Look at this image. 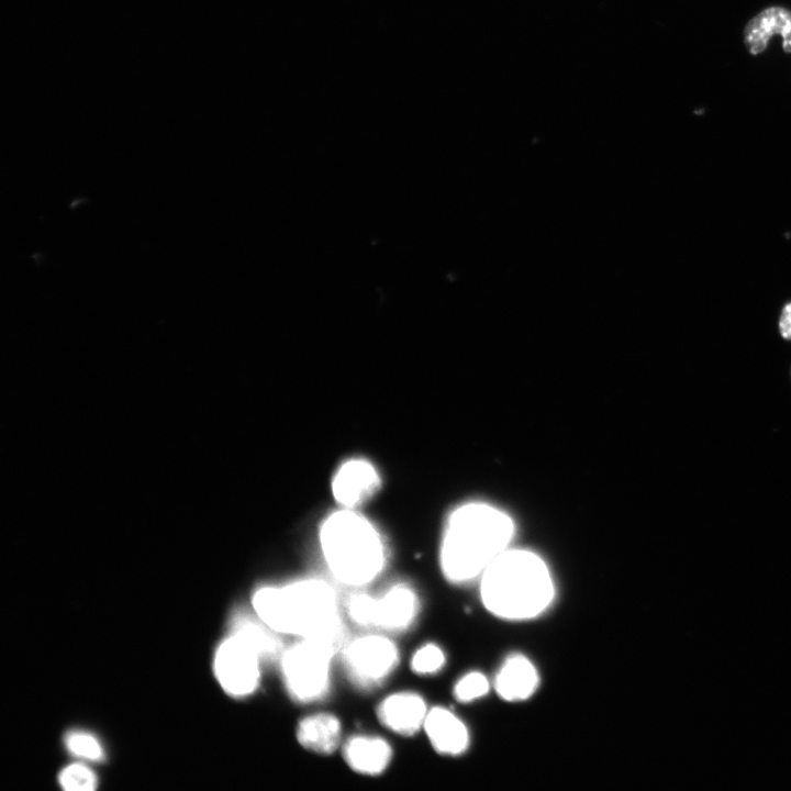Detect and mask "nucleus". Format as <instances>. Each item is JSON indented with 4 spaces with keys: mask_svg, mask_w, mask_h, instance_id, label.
Here are the masks:
<instances>
[{
    "mask_svg": "<svg viewBox=\"0 0 791 791\" xmlns=\"http://www.w3.org/2000/svg\"><path fill=\"white\" fill-rule=\"evenodd\" d=\"M254 612L279 634L317 642L334 655L348 643L333 588L320 579L259 588L252 598Z\"/></svg>",
    "mask_w": 791,
    "mask_h": 791,
    "instance_id": "nucleus-1",
    "label": "nucleus"
},
{
    "mask_svg": "<svg viewBox=\"0 0 791 791\" xmlns=\"http://www.w3.org/2000/svg\"><path fill=\"white\" fill-rule=\"evenodd\" d=\"M514 525L509 515L484 503H467L449 517L442 548L441 567L453 582L480 575L503 553Z\"/></svg>",
    "mask_w": 791,
    "mask_h": 791,
    "instance_id": "nucleus-2",
    "label": "nucleus"
},
{
    "mask_svg": "<svg viewBox=\"0 0 791 791\" xmlns=\"http://www.w3.org/2000/svg\"><path fill=\"white\" fill-rule=\"evenodd\" d=\"M480 591L486 608L509 620L538 615L554 597L545 562L534 553L509 548L483 571Z\"/></svg>",
    "mask_w": 791,
    "mask_h": 791,
    "instance_id": "nucleus-3",
    "label": "nucleus"
},
{
    "mask_svg": "<svg viewBox=\"0 0 791 791\" xmlns=\"http://www.w3.org/2000/svg\"><path fill=\"white\" fill-rule=\"evenodd\" d=\"M320 543L332 575L345 584H367L385 567L386 549L379 532L367 519L348 509L324 521Z\"/></svg>",
    "mask_w": 791,
    "mask_h": 791,
    "instance_id": "nucleus-4",
    "label": "nucleus"
},
{
    "mask_svg": "<svg viewBox=\"0 0 791 791\" xmlns=\"http://www.w3.org/2000/svg\"><path fill=\"white\" fill-rule=\"evenodd\" d=\"M334 656L322 644L305 638L285 649L279 661L290 697L300 703H311L325 697Z\"/></svg>",
    "mask_w": 791,
    "mask_h": 791,
    "instance_id": "nucleus-5",
    "label": "nucleus"
},
{
    "mask_svg": "<svg viewBox=\"0 0 791 791\" xmlns=\"http://www.w3.org/2000/svg\"><path fill=\"white\" fill-rule=\"evenodd\" d=\"M419 601L414 590L404 583L390 587L381 597L356 593L348 599L347 612L358 625L387 632H403L416 617Z\"/></svg>",
    "mask_w": 791,
    "mask_h": 791,
    "instance_id": "nucleus-6",
    "label": "nucleus"
},
{
    "mask_svg": "<svg viewBox=\"0 0 791 791\" xmlns=\"http://www.w3.org/2000/svg\"><path fill=\"white\" fill-rule=\"evenodd\" d=\"M342 656L348 678L360 689L381 684L399 662L396 644L382 635H365L348 642Z\"/></svg>",
    "mask_w": 791,
    "mask_h": 791,
    "instance_id": "nucleus-7",
    "label": "nucleus"
},
{
    "mask_svg": "<svg viewBox=\"0 0 791 791\" xmlns=\"http://www.w3.org/2000/svg\"><path fill=\"white\" fill-rule=\"evenodd\" d=\"M261 660L245 643L230 635L216 648L213 669L222 689L231 697L255 692L260 680Z\"/></svg>",
    "mask_w": 791,
    "mask_h": 791,
    "instance_id": "nucleus-8",
    "label": "nucleus"
},
{
    "mask_svg": "<svg viewBox=\"0 0 791 791\" xmlns=\"http://www.w3.org/2000/svg\"><path fill=\"white\" fill-rule=\"evenodd\" d=\"M427 708L421 695L403 691L385 698L377 708L380 723L401 736H413L424 725Z\"/></svg>",
    "mask_w": 791,
    "mask_h": 791,
    "instance_id": "nucleus-9",
    "label": "nucleus"
},
{
    "mask_svg": "<svg viewBox=\"0 0 791 791\" xmlns=\"http://www.w3.org/2000/svg\"><path fill=\"white\" fill-rule=\"evenodd\" d=\"M379 486V476L375 467L364 459L344 463L336 471L332 491L335 500L345 508H354Z\"/></svg>",
    "mask_w": 791,
    "mask_h": 791,
    "instance_id": "nucleus-10",
    "label": "nucleus"
},
{
    "mask_svg": "<svg viewBox=\"0 0 791 791\" xmlns=\"http://www.w3.org/2000/svg\"><path fill=\"white\" fill-rule=\"evenodd\" d=\"M230 635L245 643L261 662L280 660L285 647L279 633L266 624L256 613L237 611L230 621Z\"/></svg>",
    "mask_w": 791,
    "mask_h": 791,
    "instance_id": "nucleus-11",
    "label": "nucleus"
},
{
    "mask_svg": "<svg viewBox=\"0 0 791 791\" xmlns=\"http://www.w3.org/2000/svg\"><path fill=\"white\" fill-rule=\"evenodd\" d=\"M423 728L432 746L444 755H459L468 746L465 724L449 710L435 706L427 712Z\"/></svg>",
    "mask_w": 791,
    "mask_h": 791,
    "instance_id": "nucleus-12",
    "label": "nucleus"
},
{
    "mask_svg": "<svg viewBox=\"0 0 791 791\" xmlns=\"http://www.w3.org/2000/svg\"><path fill=\"white\" fill-rule=\"evenodd\" d=\"M345 762L356 772L381 775L389 766L392 749L388 742L376 736H353L343 746Z\"/></svg>",
    "mask_w": 791,
    "mask_h": 791,
    "instance_id": "nucleus-13",
    "label": "nucleus"
},
{
    "mask_svg": "<svg viewBox=\"0 0 791 791\" xmlns=\"http://www.w3.org/2000/svg\"><path fill=\"white\" fill-rule=\"evenodd\" d=\"M775 34L783 38V49L791 53V12L787 9L768 8L750 20L745 29L746 46L751 54H759Z\"/></svg>",
    "mask_w": 791,
    "mask_h": 791,
    "instance_id": "nucleus-14",
    "label": "nucleus"
},
{
    "mask_svg": "<svg viewBox=\"0 0 791 791\" xmlns=\"http://www.w3.org/2000/svg\"><path fill=\"white\" fill-rule=\"evenodd\" d=\"M297 739L308 750L321 755L332 754L339 745L342 726L330 713H317L302 718L297 727Z\"/></svg>",
    "mask_w": 791,
    "mask_h": 791,
    "instance_id": "nucleus-15",
    "label": "nucleus"
},
{
    "mask_svg": "<svg viewBox=\"0 0 791 791\" xmlns=\"http://www.w3.org/2000/svg\"><path fill=\"white\" fill-rule=\"evenodd\" d=\"M538 676L528 659L515 655L510 657L495 679L498 694L506 701L527 699L536 689Z\"/></svg>",
    "mask_w": 791,
    "mask_h": 791,
    "instance_id": "nucleus-16",
    "label": "nucleus"
},
{
    "mask_svg": "<svg viewBox=\"0 0 791 791\" xmlns=\"http://www.w3.org/2000/svg\"><path fill=\"white\" fill-rule=\"evenodd\" d=\"M65 745L73 755L79 758L90 761H100L104 758L100 742L90 733L70 732L65 737Z\"/></svg>",
    "mask_w": 791,
    "mask_h": 791,
    "instance_id": "nucleus-17",
    "label": "nucleus"
},
{
    "mask_svg": "<svg viewBox=\"0 0 791 791\" xmlns=\"http://www.w3.org/2000/svg\"><path fill=\"white\" fill-rule=\"evenodd\" d=\"M58 781L67 791H92L98 783L94 772L82 764L65 767L59 773Z\"/></svg>",
    "mask_w": 791,
    "mask_h": 791,
    "instance_id": "nucleus-18",
    "label": "nucleus"
},
{
    "mask_svg": "<svg viewBox=\"0 0 791 791\" xmlns=\"http://www.w3.org/2000/svg\"><path fill=\"white\" fill-rule=\"evenodd\" d=\"M445 656L435 644H425L411 658V668L417 675H433L442 669Z\"/></svg>",
    "mask_w": 791,
    "mask_h": 791,
    "instance_id": "nucleus-19",
    "label": "nucleus"
},
{
    "mask_svg": "<svg viewBox=\"0 0 791 791\" xmlns=\"http://www.w3.org/2000/svg\"><path fill=\"white\" fill-rule=\"evenodd\" d=\"M488 689V680L482 673L470 672L456 683L454 694L458 701L469 702L484 695Z\"/></svg>",
    "mask_w": 791,
    "mask_h": 791,
    "instance_id": "nucleus-20",
    "label": "nucleus"
},
{
    "mask_svg": "<svg viewBox=\"0 0 791 791\" xmlns=\"http://www.w3.org/2000/svg\"><path fill=\"white\" fill-rule=\"evenodd\" d=\"M778 330L783 339L791 341V301L786 303L781 309Z\"/></svg>",
    "mask_w": 791,
    "mask_h": 791,
    "instance_id": "nucleus-21",
    "label": "nucleus"
}]
</instances>
